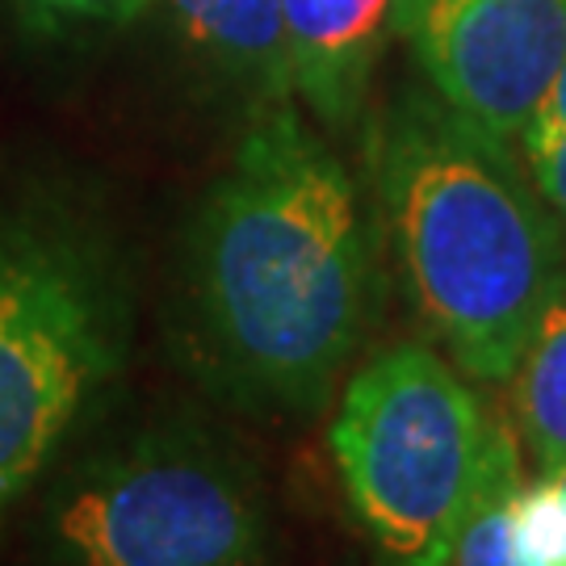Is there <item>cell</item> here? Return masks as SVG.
I'll use <instances>...</instances> for the list:
<instances>
[{
	"label": "cell",
	"instance_id": "6da1fadb",
	"mask_svg": "<svg viewBox=\"0 0 566 566\" xmlns=\"http://www.w3.org/2000/svg\"><path fill=\"white\" fill-rule=\"evenodd\" d=\"M374 227L344 160L285 102L256 109L189 248L193 348L252 411L327 403L369 324Z\"/></svg>",
	"mask_w": 566,
	"mask_h": 566
},
{
	"label": "cell",
	"instance_id": "7a4b0ae2",
	"mask_svg": "<svg viewBox=\"0 0 566 566\" xmlns=\"http://www.w3.org/2000/svg\"><path fill=\"white\" fill-rule=\"evenodd\" d=\"M382 210L424 324L462 374L507 382L566 282L563 223L507 143L465 118L416 114L382 151Z\"/></svg>",
	"mask_w": 566,
	"mask_h": 566
},
{
	"label": "cell",
	"instance_id": "3957f363",
	"mask_svg": "<svg viewBox=\"0 0 566 566\" xmlns=\"http://www.w3.org/2000/svg\"><path fill=\"white\" fill-rule=\"evenodd\" d=\"M126 282L81 219L0 210V525L126 361Z\"/></svg>",
	"mask_w": 566,
	"mask_h": 566
},
{
	"label": "cell",
	"instance_id": "277c9868",
	"mask_svg": "<svg viewBox=\"0 0 566 566\" xmlns=\"http://www.w3.org/2000/svg\"><path fill=\"white\" fill-rule=\"evenodd\" d=\"M500 416L428 344H395L344 386L332 458L374 566H453Z\"/></svg>",
	"mask_w": 566,
	"mask_h": 566
},
{
	"label": "cell",
	"instance_id": "5b68a950",
	"mask_svg": "<svg viewBox=\"0 0 566 566\" xmlns=\"http://www.w3.org/2000/svg\"><path fill=\"white\" fill-rule=\"evenodd\" d=\"M273 525L252 462L202 424H151L63 474L42 566H264Z\"/></svg>",
	"mask_w": 566,
	"mask_h": 566
},
{
	"label": "cell",
	"instance_id": "8992f818",
	"mask_svg": "<svg viewBox=\"0 0 566 566\" xmlns=\"http://www.w3.org/2000/svg\"><path fill=\"white\" fill-rule=\"evenodd\" d=\"M407 30L446 105L521 143L566 55V0H411Z\"/></svg>",
	"mask_w": 566,
	"mask_h": 566
},
{
	"label": "cell",
	"instance_id": "52a82bcc",
	"mask_svg": "<svg viewBox=\"0 0 566 566\" xmlns=\"http://www.w3.org/2000/svg\"><path fill=\"white\" fill-rule=\"evenodd\" d=\"M290 81L324 122H348L411 0H282Z\"/></svg>",
	"mask_w": 566,
	"mask_h": 566
},
{
	"label": "cell",
	"instance_id": "ba28073f",
	"mask_svg": "<svg viewBox=\"0 0 566 566\" xmlns=\"http://www.w3.org/2000/svg\"><path fill=\"white\" fill-rule=\"evenodd\" d=\"M185 39L269 102L294 97L282 0H168Z\"/></svg>",
	"mask_w": 566,
	"mask_h": 566
},
{
	"label": "cell",
	"instance_id": "9c48e42d",
	"mask_svg": "<svg viewBox=\"0 0 566 566\" xmlns=\"http://www.w3.org/2000/svg\"><path fill=\"white\" fill-rule=\"evenodd\" d=\"M507 386L516 441L537 474H554L566 462V282L542 311Z\"/></svg>",
	"mask_w": 566,
	"mask_h": 566
},
{
	"label": "cell",
	"instance_id": "30bf717a",
	"mask_svg": "<svg viewBox=\"0 0 566 566\" xmlns=\"http://www.w3.org/2000/svg\"><path fill=\"white\" fill-rule=\"evenodd\" d=\"M521 483V441L512 420L500 416L495 441H491V458H486L483 491L470 507L458 549H453V566H525L512 549V528H507V500Z\"/></svg>",
	"mask_w": 566,
	"mask_h": 566
},
{
	"label": "cell",
	"instance_id": "8fae6325",
	"mask_svg": "<svg viewBox=\"0 0 566 566\" xmlns=\"http://www.w3.org/2000/svg\"><path fill=\"white\" fill-rule=\"evenodd\" d=\"M512 549L525 566H566V479L533 474L507 500Z\"/></svg>",
	"mask_w": 566,
	"mask_h": 566
},
{
	"label": "cell",
	"instance_id": "7c38bea8",
	"mask_svg": "<svg viewBox=\"0 0 566 566\" xmlns=\"http://www.w3.org/2000/svg\"><path fill=\"white\" fill-rule=\"evenodd\" d=\"M521 147H525V160L537 193L546 198L554 219L566 231V130H528Z\"/></svg>",
	"mask_w": 566,
	"mask_h": 566
},
{
	"label": "cell",
	"instance_id": "4fadbf2b",
	"mask_svg": "<svg viewBox=\"0 0 566 566\" xmlns=\"http://www.w3.org/2000/svg\"><path fill=\"white\" fill-rule=\"evenodd\" d=\"M42 13L51 18H76V21H130L143 13L151 0H34Z\"/></svg>",
	"mask_w": 566,
	"mask_h": 566
},
{
	"label": "cell",
	"instance_id": "5bb4252c",
	"mask_svg": "<svg viewBox=\"0 0 566 566\" xmlns=\"http://www.w3.org/2000/svg\"><path fill=\"white\" fill-rule=\"evenodd\" d=\"M528 130H566V55L554 84H549L546 102H542V114H537V122Z\"/></svg>",
	"mask_w": 566,
	"mask_h": 566
},
{
	"label": "cell",
	"instance_id": "9a60e30c",
	"mask_svg": "<svg viewBox=\"0 0 566 566\" xmlns=\"http://www.w3.org/2000/svg\"><path fill=\"white\" fill-rule=\"evenodd\" d=\"M554 474H558V479H566V462H563V465H558V470H554Z\"/></svg>",
	"mask_w": 566,
	"mask_h": 566
}]
</instances>
